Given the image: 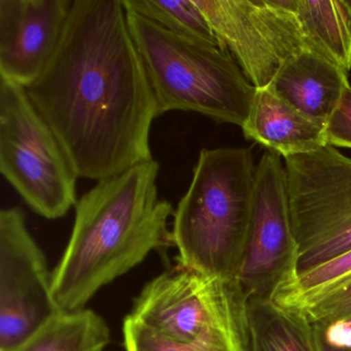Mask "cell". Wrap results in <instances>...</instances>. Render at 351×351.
I'll use <instances>...</instances> for the list:
<instances>
[{
  "label": "cell",
  "instance_id": "cell-1",
  "mask_svg": "<svg viewBox=\"0 0 351 351\" xmlns=\"http://www.w3.org/2000/svg\"><path fill=\"white\" fill-rule=\"evenodd\" d=\"M26 91L77 178L100 182L153 160L159 112L123 0H73L52 58Z\"/></svg>",
  "mask_w": 351,
  "mask_h": 351
},
{
  "label": "cell",
  "instance_id": "cell-2",
  "mask_svg": "<svg viewBox=\"0 0 351 351\" xmlns=\"http://www.w3.org/2000/svg\"><path fill=\"white\" fill-rule=\"evenodd\" d=\"M156 160L100 180L75 204L66 250L52 272L61 311L84 309L101 287L143 263L154 250L174 245L172 205L158 194Z\"/></svg>",
  "mask_w": 351,
  "mask_h": 351
},
{
  "label": "cell",
  "instance_id": "cell-3",
  "mask_svg": "<svg viewBox=\"0 0 351 351\" xmlns=\"http://www.w3.org/2000/svg\"><path fill=\"white\" fill-rule=\"evenodd\" d=\"M256 169L250 149H201L190 188L174 211L172 238L178 264L237 280L250 232Z\"/></svg>",
  "mask_w": 351,
  "mask_h": 351
},
{
  "label": "cell",
  "instance_id": "cell-4",
  "mask_svg": "<svg viewBox=\"0 0 351 351\" xmlns=\"http://www.w3.org/2000/svg\"><path fill=\"white\" fill-rule=\"evenodd\" d=\"M126 11L159 116L182 110L217 123L243 126L256 89L227 50L178 36L143 16Z\"/></svg>",
  "mask_w": 351,
  "mask_h": 351
},
{
  "label": "cell",
  "instance_id": "cell-5",
  "mask_svg": "<svg viewBox=\"0 0 351 351\" xmlns=\"http://www.w3.org/2000/svg\"><path fill=\"white\" fill-rule=\"evenodd\" d=\"M247 301L237 280L178 264L143 287L130 315L182 344L207 351H252Z\"/></svg>",
  "mask_w": 351,
  "mask_h": 351
},
{
  "label": "cell",
  "instance_id": "cell-6",
  "mask_svg": "<svg viewBox=\"0 0 351 351\" xmlns=\"http://www.w3.org/2000/svg\"><path fill=\"white\" fill-rule=\"evenodd\" d=\"M0 172L40 217L61 219L77 204V176L25 88L0 77Z\"/></svg>",
  "mask_w": 351,
  "mask_h": 351
},
{
  "label": "cell",
  "instance_id": "cell-7",
  "mask_svg": "<svg viewBox=\"0 0 351 351\" xmlns=\"http://www.w3.org/2000/svg\"><path fill=\"white\" fill-rule=\"evenodd\" d=\"M285 167L299 275L351 250V159L326 145Z\"/></svg>",
  "mask_w": 351,
  "mask_h": 351
},
{
  "label": "cell",
  "instance_id": "cell-8",
  "mask_svg": "<svg viewBox=\"0 0 351 351\" xmlns=\"http://www.w3.org/2000/svg\"><path fill=\"white\" fill-rule=\"evenodd\" d=\"M219 47L235 59L256 89L268 88L283 63L310 49L295 0H195Z\"/></svg>",
  "mask_w": 351,
  "mask_h": 351
},
{
  "label": "cell",
  "instance_id": "cell-9",
  "mask_svg": "<svg viewBox=\"0 0 351 351\" xmlns=\"http://www.w3.org/2000/svg\"><path fill=\"white\" fill-rule=\"evenodd\" d=\"M287 173L280 156L267 149L256 166L252 219L238 282L247 299H274L298 276Z\"/></svg>",
  "mask_w": 351,
  "mask_h": 351
},
{
  "label": "cell",
  "instance_id": "cell-10",
  "mask_svg": "<svg viewBox=\"0 0 351 351\" xmlns=\"http://www.w3.org/2000/svg\"><path fill=\"white\" fill-rule=\"evenodd\" d=\"M61 312L46 256L19 207L0 211V351L19 345Z\"/></svg>",
  "mask_w": 351,
  "mask_h": 351
},
{
  "label": "cell",
  "instance_id": "cell-11",
  "mask_svg": "<svg viewBox=\"0 0 351 351\" xmlns=\"http://www.w3.org/2000/svg\"><path fill=\"white\" fill-rule=\"evenodd\" d=\"M73 0H0V77L28 88L52 58Z\"/></svg>",
  "mask_w": 351,
  "mask_h": 351
},
{
  "label": "cell",
  "instance_id": "cell-12",
  "mask_svg": "<svg viewBox=\"0 0 351 351\" xmlns=\"http://www.w3.org/2000/svg\"><path fill=\"white\" fill-rule=\"evenodd\" d=\"M349 87L348 75L310 49L289 57L269 86L287 104L324 126Z\"/></svg>",
  "mask_w": 351,
  "mask_h": 351
},
{
  "label": "cell",
  "instance_id": "cell-13",
  "mask_svg": "<svg viewBox=\"0 0 351 351\" xmlns=\"http://www.w3.org/2000/svg\"><path fill=\"white\" fill-rule=\"evenodd\" d=\"M241 128L245 138L285 159L328 145L324 125L302 114L269 87L256 89Z\"/></svg>",
  "mask_w": 351,
  "mask_h": 351
},
{
  "label": "cell",
  "instance_id": "cell-14",
  "mask_svg": "<svg viewBox=\"0 0 351 351\" xmlns=\"http://www.w3.org/2000/svg\"><path fill=\"white\" fill-rule=\"evenodd\" d=\"M247 315L252 351H317L313 324L302 310L250 298Z\"/></svg>",
  "mask_w": 351,
  "mask_h": 351
},
{
  "label": "cell",
  "instance_id": "cell-15",
  "mask_svg": "<svg viewBox=\"0 0 351 351\" xmlns=\"http://www.w3.org/2000/svg\"><path fill=\"white\" fill-rule=\"evenodd\" d=\"M295 12L312 50L349 75L351 17L343 0H295Z\"/></svg>",
  "mask_w": 351,
  "mask_h": 351
},
{
  "label": "cell",
  "instance_id": "cell-16",
  "mask_svg": "<svg viewBox=\"0 0 351 351\" xmlns=\"http://www.w3.org/2000/svg\"><path fill=\"white\" fill-rule=\"evenodd\" d=\"M110 341L106 320L90 309L59 312L8 351H104Z\"/></svg>",
  "mask_w": 351,
  "mask_h": 351
},
{
  "label": "cell",
  "instance_id": "cell-17",
  "mask_svg": "<svg viewBox=\"0 0 351 351\" xmlns=\"http://www.w3.org/2000/svg\"><path fill=\"white\" fill-rule=\"evenodd\" d=\"M123 3L127 10L178 36L219 46L210 24L195 0H123Z\"/></svg>",
  "mask_w": 351,
  "mask_h": 351
},
{
  "label": "cell",
  "instance_id": "cell-18",
  "mask_svg": "<svg viewBox=\"0 0 351 351\" xmlns=\"http://www.w3.org/2000/svg\"><path fill=\"white\" fill-rule=\"evenodd\" d=\"M280 304L302 310L312 324L351 320V277L317 293Z\"/></svg>",
  "mask_w": 351,
  "mask_h": 351
},
{
  "label": "cell",
  "instance_id": "cell-19",
  "mask_svg": "<svg viewBox=\"0 0 351 351\" xmlns=\"http://www.w3.org/2000/svg\"><path fill=\"white\" fill-rule=\"evenodd\" d=\"M351 277V250L297 276L293 283L279 291L274 301L285 303L317 293Z\"/></svg>",
  "mask_w": 351,
  "mask_h": 351
},
{
  "label": "cell",
  "instance_id": "cell-20",
  "mask_svg": "<svg viewBox=\"0 0 351 351\" xmlns=\"http://www.w3.org/2000/svg\"><path fill=\"white\" fill-rule=\"evenodd\" d=\"M123 332L127 351H207L161 336L132 315L125 318Z\"/></svg>",
  "mask_w": 351,
  "mask_h": 351
},
{
  "label": "cell",
  "instance_id": "cell-21",
  "mask_svg": "<svg viewBox=\"0 0 351 351\" xmlns=\"http://www.w3.org/2000/svg\"><path fill=\"white\" fill-rule=\"evenodd\" d=\"M326 141L332 147L351 149V87L326 125Z\"/></svg>",
  "mask_w": 351,
  "mask_h": 351
},
{
  "label": "cell",
  "instance_id": "cell-22",
  "mask_svg": "<svg viewBox=\"0 0 351 351\" xmlns=\"http://www.w3.org/2000/svg\"><path fill=\"white\" fill-rule=\"evenodd\" d=\"M322 324L324 338L328 345L337 348H351L350 319L335 320Z\"/></svg>",
  "mask_w": 351,
  "mask_h": 351
},
{
  "label": "cell",
  "instance_id": "cell-23",
  "mask_svg": "<svg viewBox=\"0 0 351 351\" xmlns=\"http://www.w3.org/2000/svg\"><path fill=\"white\" fill-rule=\"evenodd\" d=\"M313 324L314 338H315L316 350L317 351H351V348H337L330 346L326 342L324 338V330L322 324L315 322Z\"/></svg>",
  "mask_w": 351,
  "mask_h": 351
},
{
  "label": "cell",
  "instance_id": "cell-24",
  "mask_svg": "<svg viewBox=\"0 0 351 351\" xmlns=\"http://www.w3.org/2000/svg\"><path fill=\"white\" fill-rule=\"evenodd\" d=\"M345 7H346L347 11H348L349 15L351 17V0H343Z\"/></svg>",
  "mask_w": 351,
  "mask_h": 351
}]
</instances>
